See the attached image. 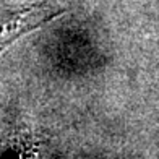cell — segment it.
Listing matches in <instances>:
<instances>
[{
	"label": "cell",
	"mask_w": 159,
	"mask_h": 159,
	"mask_svg": "<svg viewBox=\"0 0 159 159\" xmlns=\"http://www.w3.org/2000/svg\"><path fill=\"white\" fill-rule=\"evenodd\" d=\"M60 13L62 10L59 7L49 3H38L11 15L8 20L0 25V54L8 46H11L16 39H20L21 36L38 30L52 18L59 16Z\"/></svg>",
	"instance_id": "cell-1"
}]
</instances>
